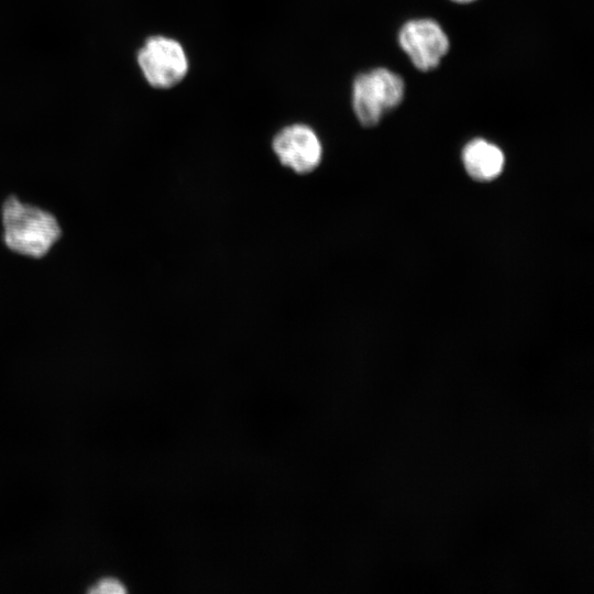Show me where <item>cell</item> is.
I'll list each match as a JSON object with an SVG mask.
<instances>
[{
	"mask_svg": "<svg viewBox=\"0 0 594 594\" xmlns=\"http://www.w3.org/2000/svg\"><path fill=\"white\" fill-rule=\"evenodd\" d=\"M2 237L6 246L20 255L45 256L62 237L54 215L10 196L1 208Z\"/></svg>",
	"mask_w": 594,
	"mask_h": 594,
	"instance_id": "obj_1",
	"label": "cell"
},
{
	"mask_svg": "<svg viewBox=\"0 0 594 594\" xmlns=\"http://www.w3.org/2000/svg\"><path fill=\"white\" fill-rule=\"evenodd\" d=\"M396 40L414 68L421 73L437 69L451 48L444 28L428 16L405 21L397 31Z\"/></svg>",
	"mask_w": 594,
	"mask_h": 594,
	"instance_id": "obj_3",
	"label": "cell"
},
{
	"mask_svg": "<svg viewBox=\"0 0 594 594\" xmlns=\"http://www.w3.org/2000/svg\"><path fill=\"white\" fill-rule=\"evenodd\" d=\"M139 66L154 88L168 89L184 80L189 58L183 44L169 36L148 37L138 53Z\"/></svg>",
	"mask_w": 594,
	"mask_h": 594,
	"instance_id": "obj_4",
	"label": "cell"
},
{
	"mask_svg": "<svg viewBox=\"0 0 594 594\" xmlns=\"http://www.w3.org/2000/svg\"><path fill=\"white\" fill-rule=\"evenodd\" d=\"M272 148L284 166L298 174L315 170L323 154L319 135L305 123H292L282 128L273 138Z\"/></svg>",
	"mask_w": 594,
	"mask_h": 594,
	"instance_id": "obj_5",
	"label": "cell"
},
{
	"mask_svg": "<svg viewBox=\"0 0 594 594\" xmlns=\"http://www.w3.org/2000/svg\"><path fill=\"white\" fill-rule=\"evenodd\" d=\"M406 82L391 68L378 66L359 73L351 85V107L358 122L374 128L404 101Z\"/></svg>",
	"mask_w": 594,
	"mask_h": 594,
	"instance_id": "obj_2",
	"label": "cell"
},
{
	"mask_svg": "<svg viewBox=\"0 0 594 594\" xmlns=\"http://www.w3.org/2000/svg\"><path fill=\"white\" fill-rule=\"evenodd\" d=\"M468 175L477 182H491L497 178L505 166V154L495 143L475 138L470 140L461 153Z\"/></svg>",
	"mask_w": 594,
	"mask_h": 594,
	"instance_id": "obj_6",
	"label": "cell"
},
{
	"mask_svg": "<svg viewBox=\"0 0 594 594\" xmlns=\"http://www.w3.org/2000/svg\"><path fill=\"white\" fill-rule=\"evenodd\" d=\"M90 593H101V594H122L127 592L124 585L116 579L107 578L100 580L95 584L90 590Z\"/></svg>",
	"mask_w": 594,
	"mask_h": 594,
	"instance_id": "obj_7",
	"label": "cell"
},
{
	"mask_svg": "<svg viewBox=\"0 0 594 594\" xmlns=\"http://www.w3.org/2000/svg\"><path fill=\"white\" fill-rule=\"evenodd\" d=\"M450 1L457 4H471L473 2H476L477 0H450Z\"/></svg>",
	"mask_w": 594,
	"mask_h": 594,
	"instance_id": "obj_8",
	"label": "cell"
}]
</instances>
